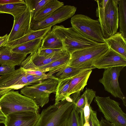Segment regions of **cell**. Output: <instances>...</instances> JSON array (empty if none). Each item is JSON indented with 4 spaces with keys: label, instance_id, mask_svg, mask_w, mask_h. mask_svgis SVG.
<instances>
[{
    "label": "cell",
    "instance_id": "6",
    "mask_svg": "<svg viewBox=\"0 0 126 126\" xmlns=\"http://www.w3.org/2000/svg\"><path fill=\"white\" fill-rule=\"evenodd\" d=\"M109 49V46L105 43L76 50L70 54L68 64L77 67H93V64Z\"/></svg>",
    "mask_w": 126,
    "mask_h": 126
},
{
    "label": "cell",
    "instance_id": "16",
    "mask_svg": "<svg viewBox=\"0 0 126 126\" xmlns=\"http://www.w3.org/2000/svg\"><path fill=\"white\" fill-rule=\"evenodd\" d=\"M95 68L90 67H77L71 66L68 64L63 65L48 71L47 74L48 78L56 73L54 76L59 80L72 78L79 73L87 70Z\"/></svg>",
    "mask_w": 126,
    "mask_h": 126
},
{
    "label": "cell",
    "instance_id": "8",
    "mask_svg": "<svg viewBox=\"0 0 126 126\" xmlns=\"http://www.w3.org/2000/svg\"><path fill=\"white\" fill-rule=\"evenodd\" d=\"M94 101L106 120L115 126H126V114L118 102L110 99V96H98L94 97Z\"/></svg>",
    "mask_w": 126,
    "mask_h": 126
},
{
    "label": "cell",
    "instance_id": "36",
    "mask_svg": "<svg viewBox=\"0 0 126 126\" xmlns=\"http://www.w3.org/2000/svg\"><path fill=\"white\" fill-rule=\"evenodd\" d=\"M8 35L7 34L1 36L0 38V47L4 45L7 41Z\"/></svg>",
    "mask_w": 126,
    "mask_h": 126
},
{
    "label": "cell",
    "instance_id": "12",
    "mask_svg": "<svg viewBox=\"0 0 126 126\" xmlns=\"http://www.w3.org/2000/svg\"><path fill=\"white\" fill-rule=\"evenodd\" d=\"M31 21L30 13L27 7L23 13L14 18L13 28L8 35L7 42L18 39L28 33L31 30Z\"/></svg>",
    "mask_w": 126,
    "mask_h": 126
},
{
    "label": "cell",
    "instance_id": "28",
    "mask_svg": "<svg viewBox=\"0 0 126 126\" xmlns=\"http://www.w3.org/2000/svg\"><path fill=\"white\" fill-rule=\"evenodd\" d=\"M89 122V126H100L99 121L97 117V112L93 110L91 107Z\"/></svg>",
    "mask_w": 126,
    "mask_h": 126
},
{
    "label": "cell",
    "instance_id": "19",
    "mask_svg": "<svg viewBox=\"0 0 126 126\" xmlns=\"http://www.w3.org/2000/svg\"><path fill=\"white\" fill-rule=\"evenodd\" d=\"M64 6V3L57 0H50L32 17L31 23L38 22L44 19L58 9Z\"/></svg>",
    "mask_w": 126,
    "mask_h": 126
},
{
    "label": "cell",
    "instance_id": "34",
    "mask_svg": "<svg viewBox=\"0 0 126 126\" xmlns=\"http://www.w3.org/2000/svg\"><path fill=\"white\" fill-rule=\"evenodd\" d=\"M99 122L100 126H115L103 118H102Z\"/></svg>",
    "mask_w": 126,
    "mask_h": 126
},
{
    "label": "cell",
    "instance_id": "21",
    "mask_svg": "<svg viewBox=\"0 0 126 126\" xmlns=\"http://www.w3.org/2000/svg\"><path fill=\"white\" fill-rule=\"evenodd\" d=\"M43 38H41L11 48L14 52L27 54L37 52L40 47Z\"/></svg>",
    "mask_w": 126,
    "mask_h": 126
},
{
    "label": "cell",
    "instance_id": "15",
    "mask_svg": "<svg viewBox=\"0 0 126 126\" xmlns=\"http://www.w3.org/2000/svg\"><path fill=\"white\" fill-rule=\"evenodd\" d=\"M27 54L12 51L11 48L4 45L0 47V65H7L15 67L20 65Z\"/></svg>",
    "mask_w": 126,
    "mask_h": 126
},
{
    "label": "cell",
    "instance_id": "9",
    "mask_svg": "<svg viewBox=\"0 0 126 126\" xmlns=\"http://www.w3.org/2000/svg\"><path fill=\"white\" fill-rule=\"evenodd\" d=\"M124 67L119 66L105 69L103 77L99 81L103 85L105 91L115 97L121 99L126 106V98L121 91L118 82L120 73Z\"/></svg>",
    "mask_w": 126,
    "mask_h": 126
},
{
    "label": "cell",
    "instance_id": "5",
    "mask_svg": "<svg viewBox=\"0 0 126 126\" xmlns=\"http://www.w3.org/2000/svg\"><path fill=\"white\" fill-rule=\"evenodd\" d=\"M59 80L52 76L32 86H25L20 90V93L31 98L42 108L49 102L50 94L56 92Z\"/></svg>",
    "mask_w": 126,
    "mask_h": 126
},
{
    "label": "cell",
    "instance_id": "32",
    "mask_svg": "<svg viewBox=\"0 0 126 126\" xmlns=\"http://www.w3.org/2000/svg\"><path fill=\"white\" fill-rule=\"evenodd\" d=\"M25 70L27 73L34 76L38 77H45L49 78L48 77L47 74L46 73V72L39 71Z\"/></svg>",
    "mask_w": 126,
    "mask_h": 126
},
{
    "label": "cell",
    "instance_id": "20",
    "mask_svg": "<svg viewBox=\"0 0 126 126\" xmlns=\"http://www.w3.org/2000/svg\"><path fill=\"white\" fill-rule=\"evenodd\" d=\"M51 27H50L36 31L31 30L28 33L23 37L12 41L7 42L4 45L11 48L36 39L43 38L48 32L51 31Z\"/></svg>",
    "mask_w": 126,
    "mask_h": 126
},
{
    "label": "cell",
    "instance_id": "13",
    "mask_svg": "<svg viewBox=\"0 0 126 126\" xmlns=\"http://www.w3.org/2000/svg\"><path fill=\"white\" fill-rule=\"evenodd\" d=\"M39 113L30 111L14 112L8 115L5 126H34Z\"/></svg>",
    "mask_w": 126,
    "mask_h": 126
},
{
    "label": "cell",
    "instance_id": "35",
    "mask_svg": "<svg viewBox=\"0 0 126 126\" xmlns=\"http://www.w3.org/2000/svg\"><path fill=\"white\" fill-rule=\"evenodd\" d=\"M7 116L2 112L0 107V124H5Z\"/></svg>",
    "mask_w": 126,
    "mask_h": 126
},
{
    "label": "cell",
    "instance_id": "31",
    "mask_svg": "<svg viewBox=\"0 0 126 126\" xmlns=\"http://www.w3.org/2000/svg\"><path fill=\"white\" fill-rule=\"evenodd\" d=\"M60 50H61L51 49H42L39 48L37 52L39 55L46 57L49 55L56 51Z\"/></svg>",
    "mask_w": 126,
    "mask_h": 126
},
{
    "label": "cell",
    "instance_id": "23",
    "mask_svg": "<svg viewBox=\"0 0 126 126\" xmlns=\"http://www.w3.org/2000/svg\"><path fill=\"white\" fill-rule=\"evenodd\" d=\"M27 7L25 2L0 5V13L10 14L15 18L23 13Z\"/></svg>",
    "mask_w": 126,
    "mask_h": 126
},
{
    "label": "cell",
    "instance_id": "3",
    "mask_svg": "<svg viewBox=\"0 0 126 126\" xmlns=\"http://www.w3.org/2000/svg\"><path fill=\"white\" fill-rule=\"evenodd\" d=\"M51 31L62 42L63 49L70 54L77 50L100 44L84 37L73 27L53 26Z\"/></svg>",
    "mask_w": 126,
    "mask_h": 126
},
{
    "label": "cell",
    "instance_id": "25",
    "mask_svg": "<svg viewBox=\"0 0 126 126\" xmlns=\"http://www.w3.org/2000/svg\"><path fill=\"white\" fill-rule=\"evenodd\" d=\"M119 32L126 39V0H118Z\"/></svg>",
    "mask_w": 126,
    "mask_h": 126
},
{
    "label": "cell",
    "instance_id": "11",
    "mask_svg": "<svg viewBox=\"0 0 126 126\" xmlns=\"http://www.w3.org/2000/svg\"><path fill=\"white\" fill-rule=\"evenodd\" d=\"M28 85L26 71L22 67L0 76V89L9 88L14 90Z\"/></svg>",
    "mask_w": 126,
    "mask_h": 126
},
{
    "label": "cell",
    "instance_id": "22",
    "mask_svg": "<svg viewBox=\"0 0 126 126\" xmlns=\"http://www.w3.org/2000/svg\"><path fill=\"white\" fill-rule=\"evenodd\" d=\"M40 48L64 50L62 42L51 31L48 32L43 38Z\"/></svg>",
    "mask_w": 126,
    "mask_h": 126
},
{
    "label": "cell",
    "instance_id": "14",
    "mask_svg": "<svg viewBox=\"0 0 126 126\" xmlns=\"http://www.w3.org/2000/svg\"><path fill=\"white\" fill-rule=\"evenodd\" d=\"M126 66V59L109 48L108 51L93 64L95 68L106 69Z\"/></svg>",
    "mask_w": 126,
    "mask_h": 126
},
{
    "label": "cell",
    "instance_id": "1",
    "mask_svg": "<svg viewBox=\"0 0 126 126\" xmlns=\"http://www.w3.org/2000/svg\"><path fill=\"white\" fill-rule=\"evenodd\" d=\"M69 97L43 109L34 126H66L74 105Z\"/></svg>",
    "mask_w": 126,
    "mask_h": 126
},
{
    "label": "cell",
    "instance_id": "37",
    "mask_svg": "<svg viewBox=\"0 0 126 126\" xmlns=\"http://www.w3.org/2000/svg\"><path fill=\"white\" fill-rule=\"evenodd\" d=\"M11 90H13L12 89L9 88L0 89V98L5 93Z\"/></svg>",
    "mask_w": 126,
    "mask_h": 126
},
{
    "label": "cell",
    "instance_id": "10",
    "mask_svg": "<svg viewBox=\"0 0 126 126\" xmlns=\"http://www.w3.org/2000/svg\"><path fill=\"white\" fill-rule=\"evenodd\" d=\"M76 10L77 8L74 6L64 5L42 20L31 23V28L32 30L36 31L54 26L72 17Z\"/></svg>",
    "mask_w": 126,
    "mask_h": 126
},
{
    "label": "cell",
    "instance_id": "26",
    "mask_svg": "<svg viewBox=\"0 0 126 126\" xmlns=\"http://www.w3.org/2000/svg\"><path fill=\"white\" fill-rule=\"evenodd\" d=\"M50 0H25L30 13L31 21L35 15Z\"/></svg>",
    "mask_w": 126,
    "mask_h": 126
},
{
    "label": "cell",
    "instance_id": "33",
    "mask_svg": "<svg viewBox=\"0 0 126 126\" xmlns=\"http://www.w3.org/2000/svg\"><path fill=\"white\" fill-rule=\"evenodd\" d=\"M23 0H0V5L18 3H25Z\"/></svg>",
    "mask_w": 126,
    "mask_h": 126
},
{
    "label": "cell",
    "instance_id": "7",
    "mask_svg": "<svg viewBox=\"0 0 126 126\" xmlns=\"http://www.w3.org/2000/svg\"><path fill=\"white\" fill-rule=\"evenodd\" d=\"M72 27L82 35L100 43H105L98 19L94 20L85 15L78 14L71 17Z\"/></svg>",
    "mask_w": 126,
    "mask_h": 126
},
{
    "label": "cell",
    "instance_id": "4",
    "mask_svg": "<svg viewBox=\"0 0 126 126\" xmlns=\"http://www.w3.org/2000/svg\"><path fill=\"white\" fill-rule=\"evenodd\" d=\"M0 107L6 116L18 112L30 111L39 113V107L31 98L18 91H10L0 98Z\"/></svg>",
    "mask_w": 126,
    "mask_h": 126
},
{
    "label": "cell",
    "instance_id": "29",
    "mask_svg": "<svg viewBox=\"0 0 126 126\" xmlns=\"http://www.w3.org/2000/svg\"><path fill=\"white\" fill-rule=\"evenodd\" d=\"M26 71V70H25ZM26 77L28 80L29 85H33L35 83H37L47 78V77H38L27 73L26 72Z\"/></svg>",
    "mask_w": 126,
    "mask_h": 126
},
{
    "label": "cell",
    "instance_id": "17",
    "mask_svg": "<svg viewBox=\"0 0 126 126\" xmlns=\"http://www.w3.org/2000/svg\"><path fill=\"white\" fill-rule=\"evenodd\" d=\"M93 69L84 70L72 78L67 92V97L78 92H82Z\"/></svg>",
    "mask_w": 126,
    "mask_h": 126
},
{
    "label": "cell",
    "instance_id": "18",
    "mask_svg": "<svg viewBox=\"0 0 126 126\" xmlns=\"http://www.w3.org/2000/svg\"><path fill=\"white\" fill-rule=\"evenodd\" d=\"M110 48L126 59V39L119 32L105 38Z\"/></svg>",
    "mask_w": 126,
    "mask_h": 126
},
{
    "label": "cell",
    "instance_id": "38",
    "mask_svg": "<svg viewBox=\"0 0 126 126\" xmlns=\"http://www.w3.org/2000/svg\"><path fill=\"white\" fill-rule=\"evenodd\" d=\"M1 37V36H0V38Z\"/></svg>",
    "mask_w": 126,
    "mask_h": 126
},
{
    "label": "cell",
    "instance_id": "2",
    "mask_svg": "<svg viewBox=\"0 0 126 126\" xmlns=\"http://www.w3.org/2000/svg\"><path fill=\"white\" fill-rule=\"evenodd\" d=\"M96 15L98 18L103 36L107 38L117 32L119 27L118 0H95Z\"/></svg>",
    "mask_w": 126,
    "mask_h": 126
},
{
    "label": "cell",
    "instance_id": "24",
    "mask_svg": "<svg viewBox=\"0 0 126 126\" xmlns=\"http://www.w3.org/2000/svg\"><path fill=\"white\" fill-rule=\"evenodd\" d=\"M71 78L59 80L55 92V104L65 100L67 97V92Z\"/></svg>",
    "mask_w": 126,
    "mask_h": 126
},
{
    "label": "cell",
    "instance_id": "30",
    "mask_svg": "<svg viewBox=\"0 0 126 126\" xmlns=\"http://www.w3.org/2000/svg\"><path fill=\"white\" fill-rule=\"evenodd\" d=\"M15 70L14 66L3 64L0 66V75L10 73Z\"/></svg>",
    "mask_w": 126,
    "mask_h": 126
},
{
    "label": "cell",
    "instance_id": "27",
    "mask_svg": "<svg viewBox=\"0 0 126 126\" xmlns=\"http://www.w3.org/2000/svg\"><path fill=\"white\" fill-rule=\"evenodd\" d=\"M66 126H80L79 113L73 107Z\"/></svg>",
    "mask_w": 126,
    "mask_h": 126
}]
</instances>
